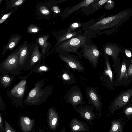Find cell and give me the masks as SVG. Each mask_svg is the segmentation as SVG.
I'll list each match as a JSON object with an SVG mask.
<instances>
[{
    "instance_id": "obj_24",
    "label": "cell",
    "mask_w": 132,
    "mask_h": 132,
    "mask_svg": "<svg viewBox=\"0 0 132 132\" xmlns=\"http://www.w3.org/2000/svg\"><path fill=\"white\" fill-rule=\"evenodd\" d=\"M115 2L113 1L108 0L104 5L105 9L110 10L113 9L115 6Z\"/></svg>"
},
{
    "instance_id": "obj_11",
    "label": "cell",
    "mask_w": 132,
    "mask_h": 132,
    "mask_svg": "<svg viewBox=\"0 0 132 132\" xmlns=\"http://www.w3.org/2000/svg\"><path fill=\"white\" fill-rule=\"evenodd\" d=\"M60 58L70 67L78 71L82 72L85 70L84 67L77 59L69 56H62L60 57Z\"/></svg>"
},
{
    "instance_id": "obj_15",
    "label": "cell",
    "mask_w": 132,
    "mask_h": 132,
    "mask_svg": "<svg viewBox=\"0 0 132 132\" xmlns=\"http://www.w3.org/2000/svg\"><path fill=\"white\" fill-rule=\"evenodd\" d=\"M34 120L27 117L21 118L20 123L21 127L24 132H29L31 131L33 126Z\"/></svg>"
},
{
    "instance_id": "obj_35",
    "label": "cell",
    "mask_w": 132,
    "mask_h": 132,
    "mask_svg": "<svg viewBox=\"0 0 132 132\" xmlns=\"http://www.w3.org/2000/svg\"><path fill=\"white\" fill-rule=\"evenodd\" d=\"M2 117L1 114L0 115V131L2 132H4V129L3 128Z\"/></svg>"
},
{
    "instance_id": "obj_28",
    "label": "cell",
    "mask_w": 132,
    "mask_h": 132,
    "mask_svg": "<svg viewBox=\"0 0 132 132\" xmlns=\"http://www.w3.org/2000/svg\"><path fill=\"white\" fill-rule=\"evenodd\" d=\"M39 10L41 13L45 15H48L50 13L49 10L46 7L44 6H41Z\"/></svg>"
},
{
    "instance_id": "obj_30",
    "label": "cell",
    "mask_w": 132,
    "mask_h": 132,
    "mask_svg": "<svg viewBox=\"0 0 132 132\" xmlns=\"http://www.w3.org/2000/svg\"><path fill=\"white\" fill-rule=\"evenodd\" d=\"M125 116L126 117H130L132 115V107L127 108L124 111Z\"/></svg>"
},
{
    "instance_id": "obj_5",
    "label": "cell",
    "mask_w": 132,
    "mask_h": 132,
    "mask_svg": "<svg viewBox=\"0 0 132 132\" xmlns=\"http://www.w3.org/2000/svg\"><path fill=\"white\" fill-rule=\"evenodd\" d=\"M75 110L90 125L93 124V121L97 118L92 107L87 105L80 106L76 108Z\"/></svg>"
},
{
    "instance_id": "obj_20",
    "label": "cell",
    "mask_w": 132,
    "mask_h": 132,
    "mask_svg": "<svg viewBox=\"0 0 132 132\" xmlns=\"http://www.w3.org/2000/svg\"><path fill=\"white\" fill-rule=\"evenodd\" d=\"M48 38V36L46 35L40 37L38 39L39 43L42 48V51L43 52H45V49L48 45V43L47 42Z\"/></svg>"
},
{
    "instance_id": "obj_29",
    "label": "cell",
    "mask_w": 132,
    "mask_h": 132,
    "mask_svg": "<svg viewBox=\"0 0 132 132\" xmlns=\"http://www.w3.org/2000/svg\"><path fill=\"white\" fill-rule=\"evenodd\" d=\"M14 11V10H13L12 11L10 12L9 13L3 16L0 20V24H1L3 23L13 13Z\"/></svg>"
},
{
    "instance_id": "obj_4",
    "label": "cell",
    "mask_w": 132,
    "mask_h": 132,
    "mask_svg": "<svg viewBox=\"0 0 132 132\" xmlns=\"http://www.w3.org/2000/svg\"><path fill=\"white\" fill-rule=\"evenodd\" d=\"M100 54V52L97 47L94 45L85 48L83 53L84 57L89 60L94 68L96 67L98 63Z\"/></svg>"
},
{
    "instance_id": "obj_10",
    "label": "cell",
    "mask_w": 132,
    "mask_h": 132,
    "mask_svg": "<svg viewBox=\"0 0 132 132\" xmlns=\"http://www.w3.org/2000/svg\"><path fill=\"white\" fill-rule=\"evenodd\" d=\"M87 92L90 100L95 108L99 112V116L101 117L102 103L98 94L92 88H88Z\"/></svg>"
},
{
    "instance_id": "obj_17",
    "label": "cell",
    "mask_w": 132,
    "mask_h": 132,
    "mask_svg": "<svg viewBox=\"0 0 132 132\" xmlns=\"http://www.w3.org/2000/svg\"><path fill=\"white\" fill-rule=\"evenodd\" d=\"M27 47L26 46L22 47L19 58V67H23L26 64L27 56Z\"/></svg>"
},
{
    "instance_id": "obj_16",
    "label": "cell",
    "mask_w": 132,
    "mask_h": 132,
    "mask_svg": "<svg viewBox=\"0 0 132 132\" xmlns=\"http://www.w3.org/2000/svg\"><path fill=\"white\" fill-rule=\"evenodd\" d=\"M110 129L108 132H123L124 123L120 119H114L111 122Z\"/></svg>"
},
{
    "instance_id": "obj_18",
    "label": "cell",
    "mask_w": 132,
    "mask_h": 132,
    "mask_svg": "<svg viewBox=\"0 0 132 132\" xmlns=\"http://www.w3.org/2000/svg\"><path fill=\"white\" fill-rule=\"evenodd\" d=\"M41 58V55L37 47L34 49L31 56L30 65L32 67L38 62Z\"/></svg>"
},
{
    "instance_id": "obj_21",
    "label": "cell",
    "mask_w": 132,
    "mask_h": 132,
    "mask_svg": "<svg viewBox=\"0 0 132 132\" xmlns=\"http://www.w3.org/2000/svg\"><path fill=\"white\" fill-rule=\"evenodd\" d=\"M20 38L18 37L13 38L10 40L7 46L5 47L6 50L8 49L11 50L19 42Z\"/></svg>"
},
{
    "instance_id": "obj_25",
    "label": "cell",
    "mask_w": 132,
    "mask_h": 132,
    "mask_svg": "<svg viewBox=\"0 0 132 132\" xmlns=\"http://www.w3.org/2000/svg\"><path fill=\"white\" fill-rule=\"evenodd\" d=\"M108 0H100L97 2L95 3L93 5V7L96 10H98L103 5L106 3L108 1Z\"/></svg>"
},
{
    "instance_id": "obj_8",
    "label": "cell",
    "mask_w": 132,
    "mask_h": 132,
    "mask_svg": "<svg viewBox=\"0 0 132 132\" xmlns=\"http://www.w3.org/2000/svg\"><path fill=\"white\" fill-rule=\"evenodd\" d=\"M69 126L71 132H88L90 129V127L88 124L75 118L71 120Z\"/></svg>"
},
{
    "instance_id": "obj_14",
    "label": "cell",
    "mask_w": 132,
    "mask_h": 132,
    "mask_svg": "<svg viewBox=\"0 0 132 132\" xmlns=\"http://www.w3.org/2000/svg\"><path fill=\"white\" fill-rule=\"evenodd\" d=\"M82 100L81 93L79 91L76 90L72 91L69 95L67 102L73 106H77L81 104Z\"/></svg>"
},
{
    "instance_id": "obj_37",
    "label": "cell",
    "mask_w": 132,
    "mask_h": 132,
    "mask_svg": "<svg viewBox=\"0 0 132 132\" xmlns=\"http://www.w3.org/2000/svg\"><path fill=\"white\" fill-rule=\"evenodd\" d=\"M31 31L34 33L37 32L38 31V30L36 28H32Z\"/></svg>"
},
{
    "instance_id": "obj_31",
    "label": "cell",
    "mask_w": 132,
    "mask_h": 132,
    "mask_svg": "<svg viewBox=\"0 0 132 132\" xmlns=\"http://www.w3.org/2000/svg\"><path fill=\"white\" fill-rule=\"evenodd\" d=\"M63 79L67 81H71V77L69 73H67V72H65L62 75Z\"/></svg>"
},
{
    "instance_id": "obj_38",
    "label": "cell",
    "mask_w": 132,
    "mask_h": 132,
    "mask_svg": "<svg viewBox=\"0 0 132 132\" xmlns=\"http://www.w3.org/2000/svg\"><path fill=\"white\" fill-rule=\"evenodd\" d=\"M60 132H66L64 128H62L61 129Z\"/></svg>"
},
{
    "instance_id": "obj_19",
    "label": "cell",
    "mask_w": 132,
    "mask_h": 132,
    "mask_svg": "<svg viewBox=\"0 0 132 132\" xmlns=\"http://www.w3.org/2000/svg\"><path fill=\"white\" fill-rule=\"evenodd\" d=\"M94 0H84L82 1L78 4L73 7L69 10L67 14H69L74 12L80 8L84 7H87Z\"/></svg>"
},
{
    "instance_id": "obj_26",
    "label": "cell",
    "mask_w": 132,
    "mask_h": 132,
    "mask_svg": "<svg viewBox=\"0 0 132 132\" xmlns=\"http://www.w3.org/2000/svg\"><path fill=\"white\" fill-rule=\"evenodd\" d=\"M81 25V24L77 22L71 24L68 30L66 33H68L72 32L75 29L79 27Z\"/></svg>"
},
{
    "instance_id": "obj_3",
    "label": "cell",
    "mask_w": 132,
    "mask_h": 132,
    "mask_svg": "<svg viewBox=\"0 0 132 132\" xmlns=\"http://www.w3.org/2000/svg\"><path fill=\"white\" fill-rule=\"evenodd\" d=\"M86 40V37L78 35L63 43L59 47L63 50L69 52H75L83 46Z\"/></svg>"
},
{
    "instance_id": "obj_23",
    "label": "cell",
    "mask_w": 132,
    "mask_h": 132,
    "mask_svg": "<svg viewBox=\"0 0 132 132\" xmlns=\"http://www.w3.org/2000/svg\"><path fill=\"white\" fill-rule=\"evenodd\" d=\"M77 34V33L76 32H71L68 33H66L59 38L58 42L63 41L73 37H75L76 36Z\"/></svg>"
},
{
    "instance_id": "obj_13",
    "label": "cell",
    "mask_w": 132,
    "mask_h": 132,
    "mask_svg": "<svg viewBox=\"0 0 132 132\" xmlns=\"http://www.w3.org/2000/svg\"><path fill=\"white\" fill-rule=\"evenodd\" d=\"M59 120V115L56 112L53 108H50L48 112V120L50 126L52 129L56 128Z\"/></svg>"
},
{
    "instance_id": "obj_34",
    "label": "cell",
    "mask_w": 132,
    "mask_h": 132,
    "mask_svg": "<svg viewBox=\"0 0 132 132\" xmlns=\"http://www.w3.org/2000/svg\"><path fill=\"white\" fill-rule=\"evenodd\" d=\"M24 0H19L16 1L15 2H14L12 4V6L14 7L15 6H19L21 5L24 1Z\"/></svg>"
},
{
    "instance_id": "obj_27",
    "label": "cell",
    "mask_w": 132,
    "mask_h": 132,
    "mask_svg": "<svg viewBox=\"0 0 132 132\" xmlns=\"http://www.w3.org/2000/svg\"><path fill=\"white\" fill-rule=\"evenodd\" d=\"M5 132H16L7 121L4 120Z\"/></svg>"
},
{
    "instance_id": "obj_6",
    "label": "cell",
    "mask_w": 132,
    "mask_h": 132,
    "mask_svg": "<svg viewBox=\"0 0 132 132\" xmlns=\"http://www.w3.org/2000/svg\"><path fill=\"white\" fill-rule=\"evenodd\" d=\"M132 96V89L122 94L111 105L109 109L110 113H113L116 110L123 106L128 102Z\"/></svg>"
},
{
    "instance_id": "obj_1",
    "label": "cell",
    "mask_w": 132,
    "mask_h": 132,
    "mask_svg": "<svg viewBox=\"0 0 132 132\" xmlns=\"http://www.w3.org/2000/svg\"><path fill=\"white\" fill-rule=\"evenodd\" d=\"M132 16V9L127 8L117 13L105 17L91 26L90 28L94 30H103L112 29L113 31Z\"/></svg>"
},
{
    "instance_id": "obj_2",
    "label": "cell",
    "mask_w": 132,
    "mask_h": 132,
    "mask_svg": "<svg viewBox=\"0 0 132 132\" xmlns=\"http://www.w3.org/2000/svg\"><path fill=\"white\" fill-rule=\"evenodd\" d=\"M22 47L18 51L10 55L1 64L2 72L14 73V71L19 69V58Z\"/></svg>"
},
{
    "instance_id": "obj_9",
    "label": "cell",
    "mask_w": 132,
    "mask_h": 132,
    "mask_svg": "<svg viewBox=\"0 0 132 132\" xmlns=\"http://www.w3.org/2000/svg\"><path fill=\"white\" fill-rule=\"evenodd\" d=\"M105 54L111 56L114 60L118 58L119 54L122 52L121 48L115 43H108L104 45Z\"/></svg>"
},
{
    "instance_id": "obj_33",
    "label": "cell",
    "mask_w": 132,
    "mask_h": 132,
    "mask_svg": "<svg viewBox=\"0 0 132 132\" xmlns=\"http://www.w3.org/2000/svg\"><path fill=\"white\" fill-rule=\"evenodd\" d=\"M123 50L126 55L127 57H130L132 56V53L127 48H123Z\"/></svg>"
},
{
    "instance_id": "obj_12",
    "label": "cell",
    "mask_w": 132,
    "mask_h": 132,
    "mask_svg": "<svg viewBox=\"0 0 132 132\" xmlns=\"http://www.w3.org/2000/svg\"><path fill=\"white\" fill-rule=\"evenodd\" d=\"M26 83V80L20 81L11 90V94L18 98H22L24 93Z\"/></svg>"
},
{
    "instance_id": "obj_22",
    "label": "cell",
    "mask_w": 132,
    "mask_h": 132,
    "mask_svg": "<svg viewBox=\"0 0 132 132\" xmlns=\"http://www.w3.org/2000/svg\"><path fill=\"white\" fill-rule=\"evenodd\" d=\"M12 81V79L8 75H3L1 77V82L5 87L9 86Z\"/></svg>"
},
{
    "instance_id": "obj_7",
    "label": "cell",
    "mask_w": 132,
    "mask_h": 132,
    "mask_svg": "<svg viewBox=\"0 0 132 132\" xmlns=\"http://www.w3.org/2000/svg\"><path fill=\"white\" fill-rule=\"evenodd\" d=\"M41 85L37 84L35 86L29 93L26 98L27 103L34 104L40 101L45 94V92L42 91L40 89Z\"/></svg>"
},
{
    "instance_id": "obj_32",
    "label": "cell",
    "mask_w": 132,
    "mask_h": 132,
    "mask_svg": "<svg viewBox=\"0 0 132 132\" xmlns=\"http://www.w3.org/2000/svg\"><path fill=\"white\" fill-rule=\"evenodd\" d=\"M48 70V68L45 66L42 65L39 67L37 69V71L38 72H46Z\"/></svg>"
},
{
    "instance_id": "obj_36",
    "label": "cell",
    "mask_w": 132,
    "mask_h": 132,
    "mask_svg": "<svg viewBox=\"0 0 132 132\" xmlns=\"http://www.w3.org/2000/svg\"><path fill=\"white\" fill-rule=\"evenodd\" d=\"M126 66L124 63H123L121 69V77L124 75V73L126 71Z\"/></svg>"
}]
</instances>
